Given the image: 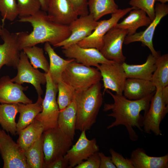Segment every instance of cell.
I'll use <instances>...</instances> for the list:
<instances>
[{
  "label": "cell",
  "mask_w": 168,
  "mask_h": 168,
  "mask_svg": "<svg viewBox=\"0 0 168 168\" xmlns=\"http://www.w3.org/2000/svg\"><path fill=\"white\" fill-rule=\"evenodd\" d=\"M106 91L113 98L114 102L105 103L103 110L111 111V113L107 115L115 119L114 121L107 127V129L123 125L127 129L130 139L133 141H137L139 136L133 128H137L143 132L142 128L143 127V116L140 112L144 111L145 113L147 111L155 93L139 100H131L123 95L114 94L109 90Z\"/></svg>",
  "instance_id": "cell-1"
},
{
  "label": "cell",
  "mask_w": 168,
  "mask_h": 168,
  "mask_svg": "<svg viewBox=\"0 0 168 168\" xmlns=\"http://www.w3.org/2000/svg\"><path fill=\"white\" fill-rule=\"evenodd\" d=\"M20 22L29 23L33 27L30 33L18 32L20 50L43 43L54 46L67 39L71 32L68 26L57 24L48 17L46 12L40 10L34 14L19 18Z\"/></svg>",
  "instance_id": "cell-2"
},
{
  "label": "cell",
  "mask_w": 168,
  "mask_h": 168,
  "mask_svg": "<svg viewBox=\"0 0 168 168\" xmlns=\"http://www.w3.org/2000/svg\"><path fill=\"white\" fill-rule=\"evenodd\" d=\"M101 88V83L99 82L86 89L75 91L76 130L86 131L90 130L96 123L103 103Z\"/></svg>",
  "instance_id": "cell-3"
},
{
  "label": "cell",
  "mask_w": 168,
  "mask_h": 168,
  "mask_svg": "<svg viewBox=\"0 0 168 168\" xmlns=\"http://www.w3.org/2000/svg\"><path fill=\"white\" fill-rule=\"evenodd\" d=\"M62 78L75 91L86 89L102 80L97 68L84 65L74 60L67 65Z\"/></svg>",
  "instance_id": "cell-4"
},
{
  "label": "cell",
  "mask_w": 168,
  "mask_h": 168,
  "mask_svg": "<svg viewBox=\"0 0 168 168\" xmlns=\"http://www.w3.org/2000/svg\"><path fill=\"white\" fill-rule=\"evenodd\" d=\"M44 168L57 158L64 156L72 144V140L58 127L44 130L42 134Z\"/></svg>",
  "instance_id": "cell-5"
},
{
  "label": "cell",
  "mask_w": 168,
  "mask_h": 168,
  "mask_svg": "<svg viewBox=\"0 0 168 168\" xmlns=\"http://www.w3.org/2000/svg\"><path fill=\"white\" fill-rule=\"evenodd\" d=\"M46 91L42 102V110L35 118L41 123L44 130L58 127V120L60 111L56 98L57 84L53 82L49 72L46 73Z\"/></svg>",
  "instance_id": "cell-6"
},
{
  "label": "cell",
  "mask_w": 168,
  "mask_h": 168,
  "mask_svg": "<svg viewBox=\"0 0 168 168\" xmlns=\"http://www.w3.org/2000/svg\"><path fill=\"white\" fill-rule=\"evenodd\" d=\"M162 88H156L149 108L143 115V130L147 133L152 132L156 136L162 135L160 129V124L168 113V104L163 98Z\"/></svg>",
  "instance_id": "cell-7"
},
{
  "label": "cell",
  "mask_w": 168,
  "mask_h": 168,
  "mask_svg": "<svg viewBox=\"0 0 168 168\" xmlns=\"http://www.w3.org/2000/svg\"><path fill=\"white\" fill-rule=\"evenodd\" d=\"M0 154L3 161V168H29L24 151L0 128Z\"/></svg>",
  "instance_id": "cell-8"
},
{
  "label": "cell",
  "mask_w": 168,
  "mask_h": 168,
  "mask_svg": "<svg viewBox=\"0 0 168 168\" xmlns=\"http://www.w3.org/2000/svg\"><path fill=\"white\" fill-rule=\"evenodd\" d=\"M135 9L137 8L133 7L119 9L116 12L111 14L109 19L99 21L91 34L77 44L82 47L95 48L100 50L103 45L104 36L107 32L115 26L121 18L131 10Z\"/></svg>",
  "instance_id": "cell-9"
},
{
  "label": "cell",
  "mask_w": 168,
  "mask_h": 168,
  "mask_svg": "<svg viewBox=\"0 0 168 168\" xmlns=\"http://www.w3.org/2000/svg\"><path fill=\"white\" fill-rule=\"evenodd\" d=\"M16 69V76L11 81L20 84L28 83L35 88L38 96H41L43 91L41 85L46 83V73L40 72L34 68L29 61L26 55L23 50L20 53V60Z\"/></svg>",
  "instance_id": "cell-10"
},
{
  "label": "cell",
  "mask_w": 168,
  "mask_h": 168,
  "mask_svg": "<svg viewBox=\"0 0 168 168\" xmlns=\"http://www.w3.org/2000/svg\"><path fill=\"white\" fill-rule=\"evenodd\" d=\"M128 34L127 30L115 26L105 35L103 46L100 50L106 59L122 63L126 57L124 55L122 47L124 39Z\"/></svg>",
  "instance_id": "cell-11"
},
{
  "label": "cell",
  "mask_w": 168,
  "mask_h": 168,
  "mask_svg": "<svg viewBox=\"0 0 168 168\" xmlns=\"http://www.w3.org/2000/svg\"><path fill=\"white\" fill-rule=\"evenodd\" d=\"M155 16L154 20L143 31L136 32L131 35H127L124 44L128 45L135 42H140L142 44L147 46L151 54L155 57L160 55L155 49L153 44V38L156 28L162 18L168 14V5L157 3L155 6Z\"/></svg>",
  "instance_id": "cell-12"
},
{
  "label": "cell",
  "mask_w": 168,
  "mask_h": 168,
  "mask_svg": "<svg viewBox=\"0 0 168 168\" xmlns=\"http://www.w3.org/2000/svg\"><path fill=\"white\" fill-rule=\"evenodd\" d=\"M100 72L103 82L104 94L107 90L123 95L124 86L127 78L122 63L114 62L100 64L97 67Z\"/></svg>",
  "instance_id": "cell-13"
},
{
  "label": "cell",
  "mask_w": 168,
  "mask_h": 168,
  "mask_svg": "<svg viewBox=\"0 0 168 168\" xmlns=\"http://www.w3.org/2000/svg\"><path fill=\"white\" fill-rule=\"evenodd\" d=\"M64 56L74 59L84 65L97 67L102 63H111L115 62L105 58L98 49L92 48H85L77 44L62 48Z\"/></svg>",
  "instance_id": "cell-14"
},
{
  "label": "cell",
  "mask_w": 168,
  "mask_h": 168,
  "mask_svg": "<svg viewBox=\"0 0 168 168\" xmlns=\"http://www.w3.org/2000/svg\"><path fill=\"white\" fill-rule=\"evenodd\" d=\"M99 151L96 138L88 139L86 131H82L77 142L64 156L68 161V168H74Z\"/></svg>",
  "instance_id": "cell-15"
},
{
  "label": "cell",
  "mask_w": 168,
  "mask_h": 168,
  "mask_svg": "<svg viewBox=\"0 0 168 168\" xmlns=\"http://www.w3.org/2000/svg\"><path fill=\"white\" fill-rule=\"evenodd\" d=\"M99 21H95L91 15L80 16L72 22L68 27L71 33L70 36L54 47L65 48L77 44L90 35L98 24Z\"/></svg>",
  "instance_id": "cell-16"
},
{
  "label": "cell",
  "mask_w": 168,
  "mask_h": 168,
  "mask_svg": "<svg viewBox=\"0 0 168 168\" xmlns=\"http://www.w3.org/2000/svg\"><path fill=\"white\" fill-rule=\"evenodd\" d=\"M2 26L0 36L3 43L0 44V69L4 65L16 68L21 51L18 44V32L10 33Z\"/></svg>",
  "instance_id": "cell-17"
},
{
  "label": "cell",
  "mask_w": 168,
  "mask_h": 168,
  "mask_svg": "<svg viewBox=\"0 0 168 168\" xmlns=\"http://www.w3.org/2000/svg\"><path fill=\"white\" fill-rule=\"evenodd\" d=\"M28 88V86L24 87L21 84L14 83L9 76L2 77L0 79V103H32V100L23 92Z\"/></svg>",
  "instance_id": "cell-18"
},
{
  "label": "cell",
  "mask_w": 168,
  "mask_h": 168,
  "mask_svg": "<svg viewBox=\"0 0 168 168\" xmlns=\"http://www.w3.org/2000/svg\"><path fill=\"white\" fill-rule=\"evenodd\" d=\"M47 12L53 21L63 25L68 26L78 16L70 0H48Z\"/></svg>",
  "instance_id": "cell-19"
},
{
  "label": "cell",
  "mask_w": 168,
  "mask_h": 168,
  "mask_svg": "<svg viewBox=\"0 0 168 168\" xmlns=\"http://www.w3.org/2000/svg\"><path fill=\"white\" fill-rule=\"evenodd\" d=\"M156 87L150 81L135 78H127L123 94L127 98L138 100L155 93Z\"/></svg>",
  "instance_id": "cell-20"
},
{
  "label": "cell",
  "mask_w": 168,
  "mask_h": 168,
  "mask_svg": "<svg viewBox=\"0 0 168 168\" xmlns=\"http://www.w3.org/2000/svg\"><path fill=\"white\" fill-rule=\"evenodd\" d=\"M129 159L134 168H168V153L161 156H150L138 147L132 152Z\"/></svg>",
  "instance_id": "cell-21"
},
{
  "label": "cell",
  "mask_w": 168,
  "mask_h": 168,
  "mask_svg": "<svg viewBox=\"0 0 168 168\" xmlns=\"http://www.w3.org/2000/svg\"><path fill=\"white\" fill-rule=\"evenodd\" d=\"M127 78H135L151 81L156 68V57L152 54L148 56L145 62L141 64L122 63Z\"/></svg>",
  "instance_id": "cell-22"
},
{
  "label": "cell",
  "mask_w": 168,
  "mask_h": 168,
  "mask_svg": "<svg viewBox=\"0 0 168 168\" xmlns=\"http://www.w3.org/2000/svg\"><path fill=\"white\" fill-rule=\"evenodd\" d=\"M43 100L41 96H38L37 101L34 103H17L18 112L20 115L16 123L17 134L30 124L41 112Z\"/></svg>",
  "instance_id": "cell-23"
},
{
  "label": "cell",
  "mask_w": 168,
  "mask_h": 168,
  "mask_svg": "<svg viewBox=\"0 0 168 168\" xmlns=\"http://www.w3.org/2000/svg\"><path fill=\"white\" fill-rule=\"evenodd\" d=\"M152 22L144 11L135 9L131 10L128 15L121 22L117 23L115 26L127 30V35H131L135 33L139 28L147 27Z\"/></svg>",
  "instance_id": "cell-24"
},
{
  "label": "cell",
  "mask_w": 168,
  "mask_h": 168,
  "mask_svg": "<svg viewBox=\"0 0 168 168\" xmlns=\"http://www.w3.org/2000/svg\"><path fill=\"white\" fill-rule=\"evenodd\" d=\"M77 109L74 98L70 104L60 110L58 120V127L73 141L75 134Z\"/></svg>",
  "instance_id": "cell-25"
},
{
  "label": "cell",
  "mask_w": 168,
  "mask_h": 168,
  "mask_svg": "<svg viewBox=\"0 0 168 168\" xmlns=\"http://www.w3.org/2000/svg\"><path fill=\"white\" fill-rule=\"evenodd\" d=\"M44 49L49 59V73L53 82L56 84L62 80V75L68 64L74 59H64L55 52L51 45L45 43Z\"/></svg>",
  "instance_id": "cell-26"
},
{
  "label": "cell",
  "mask_w": 168,
  "mask_h": 168,
  "mask_svg": "<svg viewBox=\"0 0 168 168\" xmlns=\"http://www.w3.org/2000/svg\"><path fill=\"white\" fill-rule=\"evenodd\" d=\"M44 131L41 123L35 119L30 124L19 132L17 143L25 151L41 137Z\"/></svg>",
  "instance_id": "cell-27"
},
{
  "label": "cell",
  "mask_w": 168,
  "mask_h": 168,
  "mask_svg": "<svg viewBox=\"0 0 168 168\" xmlns=\"http://www.w3.org/2000/svg\"><path fill=\"white\" fill-rule=\"evenodd\" d=\"M18 113L17 104L0 103V125L3 130L12 135L16 134L15 119Z\"/></svg>",
  "instance_id": "cell-28"
},
{
  "label": "cell",
  "mask_w": 168,
  "mask_h": 168,
  "mask_svg": "<svg viewBox=\"0 0 168 168\" xmlns=\"http://www.w3.org/2000/svg\"><path fill=\"white\" fill-rule=\"evenodd\" d=\"M87 4L89 14L96 21L105 15L114 13L119 9L114 0H88Z\"/></svg>",
  "instance_id": "cell-29"
},
{
  "label": "cell",
  "mask_w": 168,
  "mask_h": 168,
  "mask_svg": "<svg viewBox=\"0 0 168 168\" xmlns=\"http://www.w3.org/2000/svg\"><path fill=\"white\" fill-rule=\"evenodd\" d=\"M24 155L29 168H44L42 135L27 150L24 151Z\"/></svg>",
  "instance_id": "cell-30"
},
{
  "label": "cell",
  "mask_w": 168,
  "mask_h": 168,
  "mask_svg": "<svg viewBox=\"0 0 168 168\" xmlns=\"http://www.w3.org/2000/svg\"><path fill=\"white\" fill-rule=\"evenodd\" d=\"M156 65L151 80L152 84L156 88L168 86V54L156 57Z\"/></svg>",
  "instance_id": "cell-31"
},
{
  "label": "cell",
  "mask_w": 168,
  "mask_h": 168,
  "mask_svg": "<svg viewBox=\"0 0 168 168\" xmlns=\"http://www.w3.org/2000/svg\"><path fill=\"white\" fill-rule=\"evenodd\" d=\"M35 68H40L45 73L49 72V64L44 54L43 49L35 46L24 48L23 50Z\"/></svg>",
  "instance_id": "cell-32"
},
{
  "label": "cell",
  "mask_w": 168,
  "mask_h": 168,
  "mask_svg": "<svg viewBox=\"0 0 168 168\" xmlns=\"http://www.w3.org/2000/svg\"><path fill=\"white\" fill-rule=\"evenodd\" d=\"M57 85L58 95L57 100L60 111L72 102L74 98L75 90L62 80L58 82Z\"/></svg>",
  "instance_id": "cell-33"
},
{
  "label": "cell",
  "mask_w": 168,
  "mask_h": 168,
  "mask_svg": "<svg viewBox=\"0 0 168 168\" xmlns=\"http://www.w3.org/2000/svg\"><path fill=\"white\" fill-rule=\"evenodd\" d=\"M0 12L2 25L4 26L6 20L14 21L19 15L16 0H0Z\"/></svg>",
  "instance_id": "cell-34"
},
{
  "label": "cell",
  "mask_w": 168,
  "mask_h": 168,
  "mask_svg": "<svg viewBox=\"0 0 168 168\" xmlns=\"http://www.w3.org/2000/svg\"><path fill=\"white\" fill-rule=\"evenodd\" d=\"M18 5L19 18L33 15L40 10L39 0H16Z\"/></svg>",
  "instance_id": "cell-35"
},
{
  "label": "cell",
  "mask_w": 168,
  "mask_h": 168,
  "mask_svg": "<svg viewBox=\"0 0 168 168\" xmlns=\"http://www.w3.org/2000/svg\"><path fill=\"white\" fill-rule=\"evenodd\" d=\"M156 0H130L129 4L144 11L152 21L155 16V4Z\"/></svg>",
  "instance_id": "cell-36"
},
{
  "label": "cell",
  "mask_w": 168,
  "mask_h": 168,
  "mask_svg": "<svg viewBox=\"0 0 168 168\" xmlns=\"http://www.w3.org/2000/svg\"><path fill=\"white\" fill-rule=\"evenodd\" d=\"M111 159L116 168H134L129 158H124L122 154L113 148L109 150Z\"/></svg>",
  "instance_id": "cell-37"
},
{
  "label": "cell",
  "mask_w": 168,
  "mask_h": 168,
  "mask_svg": "<svg viewBox=\"0 0 168 168\" xmlns=\"http://www.w3.org/2000/svg\"><path fill=\"white\" fill-rule=\"evenodd\" d=\"M98 152L89 157L85 161L75 166L74 168H99L100 159Z\"/></svg>",
  "instance_id": "cell-38"
},
{
  "label": "cell",
  "mask_w": 168,
  "mask_h": 168,
  "mask_svg": "<svg viewBox=\"0 0 168 168\" xmlns=\"http://www.w3.org/2000/svg\"><path fill=\"white\" fill-rule=\"evenodd\" d=\"M76 13L79 16L89 14L87 0H70Z\"/></svg>",
  "instance_id": "cell-39"
},
{
  "label": "cell",
  "mask_w": 168,
  "mask_h": 168,
  "mask_svg": "<svg viewBox=\"0 0 168 168\" xmlns=\"http://www.w3.org/2000/svg\"><path fill=\"white\" fill-rule=\"evenodd\" d=\"M68 167V160L63 156L56 158L49 164L46 168H66Z\"/></svg>",
  "instance_id": "cell-40"
},
{
  "label": "cell",
  "mask_w": 168,
  "mask_h": 168,
  "mask_svg": "<svg viewBox=\"0 0 168 168\" xmlns=\"http://www.w3.org/2000/svg\"><path fill=\"white\" fill-rule=\"evenodd\" d=\"M98 153L100 159L99 168H116L111 156H106L102 152Z\"/></svg>",
  "instance_id": "cell-41"
},
{
  "label": "cell",
  "mask_w": 168,
  "mask_h": 168,
  "mask_svg": "<svg viewBox=\"0 0 168 168\" xmlns=\"http://www.w3.org/2000/svg\"><path fill=\"white\" fill-rule=\"evenodd\" d=\"M41 10L47 12L48 9V0H39Z\"/></svg>",
  "instance_id": "cell-42"
},
{
  "label": "cell",
  "mask_w": 168,
  "mask_h": 168,
  "mask_svg": "<svg viewBox=\"0 0 168 168\" xmlns=\"http://www.w3.org/2000/svg\"><path fill=\"white\" fill-rule=\"evenodd\" d=\"M156 1L160 2L161 3L165 4L168 2V0H156Z\"/></svg>",
  "instance_id": "cell-43"
},
{
  "label": "cell",
  "mask_w": 168,
  "mask_h": 168,
  "mask_svg": "<svg viewBox=\"0 0 168 168\" xmlns=\"http://www.w3.org/2000/svg\"><path fill=\"white\" fill-rule=\"evenodd\" d=\"M2 26L0 24V35H1L2 31Z\"/></svg>",
  "instance_id": "cell-44"
},
{
  "label": "cell",
  "mask_w": 168,
  "mask_h": 168,
  "mask_svg": "<svg viewBox=\"0 0 168 168\" xmlns=\"http://www.w3.org/2000/svg\"><path fill=\"white\" fill-rule=\"evenodd\" d=\"M87 0V1H88V0Z\"/></svg>",
  "instance_id": "cell-45"
}]
</instances>
